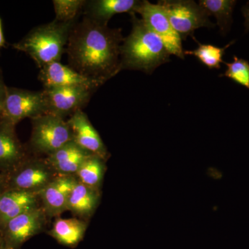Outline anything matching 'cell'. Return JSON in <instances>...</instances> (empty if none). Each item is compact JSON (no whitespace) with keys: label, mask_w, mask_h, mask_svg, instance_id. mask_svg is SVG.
Returning <instances> with one entry per match:
<instances>
[{"label":"cell","mask_w":249,"mask_h":249,"mask_svg":"<svg viewBox=\"0 0 249 249\" xmlns=\"http://www.w3.org/2000/svg\"><path fill=\"white\" fill-rule=\"evenodd\" d=\"M121 29H111L83 16L72 28L65 52L69 66L103 85L121 71Z\"/></svg>","instance_id":"obj_1"},{"label":"cell","mask_w":249,"mask_h":249,"mask_svg":"<svg viewBox=\"0 0 249 249\" xmlns=\"http://www.w3.org/2000/svg\"><path fill=\"white\" fill-rule=\"evenodd\" d=\"M132 28L121 46V70H137L151 75L156 69L170 61L163 41L136 14H129Z\"/></svg>","instance_id":"obj_2"},{"label":"cell","mask_w":249,"mask_h":249,"mask_svg":"<svg viewBox=\"0 0 249 249\" xmlns=\"http://www.w3.org/2000/svg\"><path fill=\"white\" fill-rule=\"evenodd\" d=\"M78 20L60 22L54 19L36 27L13 47L29 55L40 69L60 62L72 28Z\"/></svg>","instance_id":"obj_3"},{"label":"cell","mask_w":249,"mask_h":249,"mask_svg":"<svg viewBox=\"0 0 249 249\" xmlns=\"http://www.w3.org/2000/svg\"><path fill=\"white\" fill-rule=\"evenodd\" d=\"M31 120L30 147L34 151L48 156L73 141L67 121L60 116L47 113Z\"/></svg>","instance_id":"obj_4"},{"label":"cell","mask_w":249,"mask_h":249,"mask_svg":"<svg viewBox=\"0 0 249 249\" xmlns=\"http://www.w3.org/2000/svg\"><path fill=\"white\" fill-rule=\"evenodd\" d=\"M158 4L164 10L175 31L181 40L194 38L195 31L201 27L213 28L215 24L210 20L199 4L192 0H161Z\"/></svg>","instance_id":"obj_5"},{"label":"cell","mask_w":249,"mask_h":249,"mask_svg":"<svg viewBox=\"0 0 249 249\" xmlns=\"http://www.w3.org/2000/svg\"><path fill=\"white\" fill-rule=\"evenodd\" d=\"M48 113L45 91L7 88L1 118L14 125L26 118L37 117Z\"/></svg>","instance_id":"obj_6"},{"label":"cell","mask_w":249,"mask_h":249,"mask_svg":"<svg viewBox=\"0 0 249 249\" xmlns=\"http://www.w3.org/2000/svg\"><path fill=\"white\" fill-rule=\"evenodd\" d=\"M135 14H140L144 23L161 39L170 55L184 59L182 40L173 29L164 10L158 3L152 4L143 0L141 1Z\"/></svg>","instance_id":"obj_7"},{"label":"cell","mask_w":249,"mask_h":249,"mask_svg":"<svg viewBox=\"0 0 249 249\" xmlns=\"http://www.w3.org/2000/svg\"><path fill=\"white\" fill-rule=\"evenodd\" d=\"M56 175L58 174L47 160L28 157L8 175V188L39 193L58 177Z\"/></svg>","instance_id":"obj_8"},{"label":"cell","mask_w":249,"mask_h":249,"mask_svg":"<svg viewBox=\"0 0 249 249\" xmlns=\"http://www.w3.org/2000/svg\"><path fill=\"white\" fill-rule=\"evenodd\" d=\"M47 216L40 206L11 219L1 229L5 246L11 249H20L27 241L43 230Z\"/></svg>","instance_id":"obj_9"},{"label":"cell","mask_w":249,"mask_h":249,"mask_svg":"<svg viewBox=\"0 0 249 249\" xmlns=\"http://www.w3.org/2000/svg\"><path fill=\"white\" fill-rule=\"evenodd\" d=\"M48 113L65 119L82 109L89 102L94 90L81 87L44 89Z\"/></svg>","instance_id":"obj_10"},{"label":"cell","mask_w":249,"mask_h":249,"mask_svg":"<svg viewBox=\"0 0 249 249\" xmlns=\"http://www.w3.org/2000/svg\"><path fill=\"white\" fill-rule=\"evenodd\" d=\"M38 78L43 84L44 89L81 87L96 91L103 85L98 80L83 76L60 62H53L40 69Z\"/></svg>","instance_id":"obj_11"},{"label":"cell","mask_w":249,"mask_h":249,"mask_svg":"<svg viewBox=\"0 0 249 249\" xmlns=\"http://www.w3.org/2000/svg\"><path fill=\"white\" fill-rule=\"evenodd\" d=\"M27 159V149L18 138L16 125L1 118L0 172L8 176Z\"/></svg>","instance_id":"obj_12"},{"label":"cell","mask_w":249,"mask_h":249,"mask_svg":"<svg viewBox=\"0 0 249 249\" xmlns=\"http://www.w3.org/2000/svg\"><path fill=\"white\" fill-rule=\"evenodd\" d=\"M77 181L75 175H58L39 193L47 216L55 217L67 211L69 197Z\"/></svg>","instance_id":"obj_13"},{"label":"cell","mask_w":249,"mask_h":249,"mask_svg":"<svg viewBox=\"0 0 249 249\" xmlns=\"http://www.w3.org/2000/svg\"><path fill=\"white\" fill-rule=\"evenodd\" d=\"M67 123L71 130L73 141L77 145L91 155L106 160L108 155L107 148L89 118L82 109L72 114Z\"/></svg>","instance_id":"obj_14"},{"label":"cell","mask_w":249,"mask_h":249,"mask_svg":"<svg viewBox=\"0 0 249 249\" xmlns=\"http://www.w3.org/2000/svg\"><path fill=\"white\" fill-rule=\"evenodd\" d=\"M40 206L39 193L8 188L0 195V229L11 219Z\"/></svg>","instance_id":"obj_15"},{"label":"cell","mask_w":249,"mask_h":249,"mask_svg":"<svg viewBox=\"0 0 249 249\" xmlns=\"http://www.w3.org/2000/svg\"><path fill=\"white\" fill-rule=\"evenodd\" d=\"M138 0H91L85 1L83 16L101 25L107 26L111 18L123 13L135 14Z\"/></svg>","instance_id":"obj_16"},{"label":"cell","mask_w":249,"mask_h":249,"mask_svg":"<svg viewBox=\"0 0 249 249\" xmlns=\"http://www.w3.org/2000/svg\"><path fill=\"white\" fill-rule=\"evenodd\" d=\"M91 155H93L71 141L47 156V160L58 175H75L80 165Z\"/></svg>","instance_id":"obj_17"},{"label":"cell","mask_w":249,"mask_h":249,"mask_svg":"<svg viewBox=\"0 0 249 249\" xmlns=\"http://www.w3.org/2000/svg\"><path fill=\"white\" fill-rule=\"evenodd\" d=\"M99 199V190L78 181L69 197L67 210L78 217H89L94 213Z\"/></svg>","instance_id":"obj_18"},{"label":"cell","mask_w":249,"mask_h":249,"mask_svg":"<svg viewBox=\"0 0 249 249\" xmlns=\"http://www.w3.org/2000/svg\"><path fill=\"white\" fill-rule=\"evenodd\" d=\"M88 224L83 220L71 218H59L54 222L49 234L58 243L67 247H74L83 240Z\"/></svg>","instance_id":"obj_19"},{"label":"cell","mask_w":249,"mask_h":249,"mask_svg":"<svg viewBox=\"0 0 249 249\" xmlns=\"http://www.w3.org/2000/svg\"><path fill=\"white\" fill-rule=\"evenodd\" d=\"M237 3L235 0H200L199 6L209 16H213L217 20L222 36L227 35L232 23V13Z\"/></svg>","instance_id":"obj_20"},{"label":"cell","mask_w":249,"mask_h":249,"mask_svg":"<svg viewBox=\"0 0 249 249\" xmlns=\"http://www.w3.org/2000/svg\"><path fill=\"white\" fill-rule=\"evenodd\" d=\"M105 169V160L98 156L91 155L80 165L75 176L80 183L99 190Z\"/></svg>","instance_id":"obj_21"},{"label":"cell","mask_w":249,"mask_h":249,"mask_svg":"<svg viewBox=\"0 0 249 249\" xmlns=\"http://www.w3.org/2000/svg\"><path fill=\"white\" fill-rule=\"evenodd\" d=\"M197 43V48L195 50L184 51V55H193L196 57L201 64L207 67L210 70L216 69L219 70L221 67V63L223 61V56L225 54L226 49L234 43V41L224 47L209 45V44H201L196 40V37L193 38Z\"/></svg>","instance_id":"obj_22"},{"label":"cell","mask_w":249,"mask_h":249,"mask_svg":"<svg viewBox=\"0 0 249 249\" xmlns=\"http://www.w3.org/2000/svg\"><path fill=\"white\" fill-rule=\"evenodd\" d=\"M85 1L84 0H54L55 20L60 22L78 20V16L84 8Z\"/></svg>","instance_id":"obj_23"},{"label":"cell","mask_w":249,"mask_h":249,"mask_svg":"<svg viewBox=\"0 0 249 249\" xmlns=\"http://www.w3.org/2000/svg\"><path fill=\"white\" fill-rule=\"evenodd\" d=\"M233 58L231 62H224L227 69L220 76L227 77L249 89V62L236 55Z\"/></svg>","instance_id":"obj_24"},{"label":"cell","mask_w":249,"mask_h":249,"mask_svg":"<svg viewBox=\"0 0 249 249\" xmlns=\"http://www.w3.org/2000/svg\"><path fill=\"white\" fill-rule=\"evenodd\" d=\"M7 88L4 80L2 71L0 67V119L4 112L5 101H6Z\"/></svg>","instance_id":"obj_25"},{"label":"cell","mask_w":249,"mask_h":249,"mask_svg":"<svg viewBox=\"0 0 249 249\" xmlns=\"http://www.w3.org/2000/svg\"><path fill=\"white\" fill-rule=\"evenodd\" d=\"M242 16L245 18V27L246 30L249 31V3H247L242 8Z\"/></svg>","instance_id":"obj_26"},{"label":"cell","mask_w":249,"mask_h":249,"mask_svg":"<svg viewBox=\"0 0 249 249\" xmlns=\"http://www.w3.org/2000/svg\"><path fill=\"white\" fill-rule=\"evenodd\" d=\"M8 189L7 175L0 172V195Z\"/></svg>","instance_id":"obj_27"},{"label":"cell","mask_w":249,"mask_h":249,"mask_svg":"<svg viewBox=\"0 0 249 249\" xmlns=\"http://www.w3.org/2000/svg\"><path fill=\"white\" fill-rule=\"evenodd\" d=\"M6 46V41L5 39L4 31H3L2 23L0 18V49L5 48Z\"/></svg>","instance_id":"obj_28"},{"label":"cell","mask_w":249,"mask_h":249,"mask_svg":"<svg viewBox=\"0 0 249 249\" xmlns=\"http://www.w3.org/2000/svg\"><path fill=\"white\" fill-rule=\"evenodd\" d=\"M5 246L4 238H3L2 231L0 229V249L3 248Z\"/></svg>","instance_id":"obj_29"},{"label":"cell","mask_w":249,"mask_h":249,"mask_svg":"<svg viewBox=\"0 0 249 249\" xmlns=\"http://www.w3.org/2000/svg\"><path fill=\"white\" fill-rule=\"evenodd\" d=\"M0 249H11L8 248V247H6V246H4V247H3V248Z\"/></svg>","instance_id":"obj_30"}]
</instances>
